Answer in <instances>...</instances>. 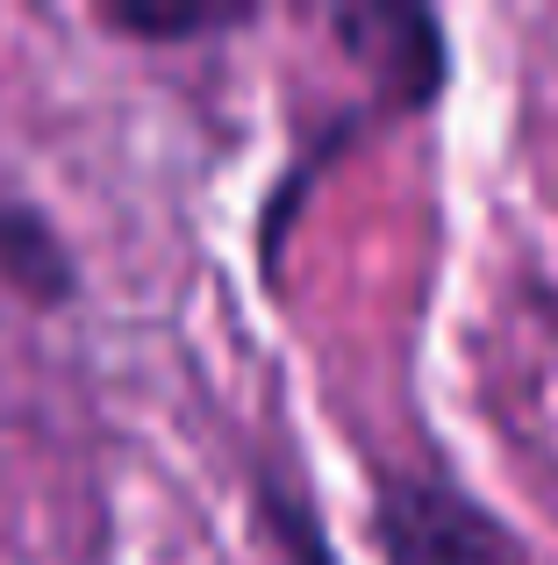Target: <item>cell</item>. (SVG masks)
<instances>
[{
	"label": "cell",
	"mask_w": 558,
	"mask_h": 565,
	"mask_svg": "<svg viewBox=\"0 0 558 565\" xmlns=\"http://www.w3.org/2000/svg\"><path fill=\"white\" fill-rule=\"evenodd\" d=\"M379 552L387 565H523V544L444 480H387L379 487Z\"/></svg>",
	"instance_id": "obj_1"
},
{
	"label": "cell",
	"mask_w": 558,
	"mask_h": 565,
	"mask_svg": "<svg viewBox=\"0 0 558 565\" xmlns=\"http://www.w3.org/2000/svg\"><path fill=\"white\" fill-rule=\"evenodd\" d=\"M336 36L394 86V100L422 108L444 86V36L422 8H344L336 14Z\"/></svg>",
	"instance_id": "obj_2"
},
{
	"label": "cell",
	"mask_w": 558,
	"mask_h": 565,
	"mask_svg": "<svg viewBox=\"0 0 558 565\" xmlns=\"http://www.w3.org/2000/svg\"><path fill=\"white\" fill-rule=\"evenodd\" d=\"M0 273L29 294V301H65L72 294V258L57 250V236L22 207H0Z\"/></svg>",
	"instance_id": "obj_3"
},
{
	"label": "cell",
	"mask_w": 558,
	"mask_h": 565,
	"mask_svg": "<svg viewBox=\"0 0 558 565\" xmlns=\"http://www.w3.org/2000/svg\"><path fill=\"white\" fill-rule=\"evenodd\" d=\"M100 22H115L122 36L165 43V36H201V29L244 22V8H172V0H115V8H100Z\"/></svg>",
	"instance_id": "obj_4"
}]
</instances>
